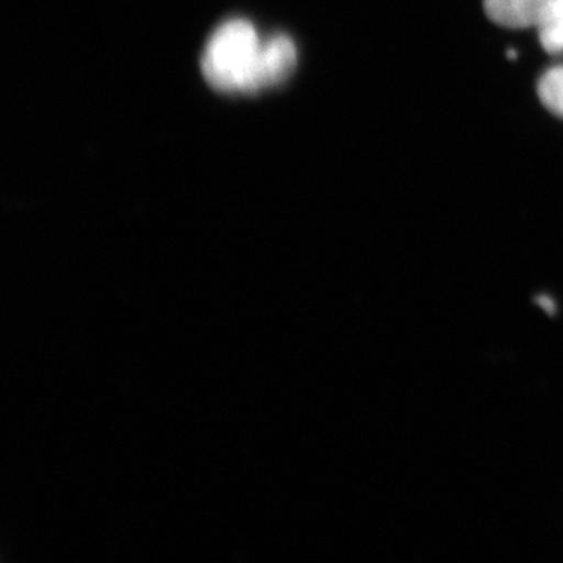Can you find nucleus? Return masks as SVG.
Here are the masks:
<instances>
[{"label": "nucleus", "mask_w": 563, "mask_h": 563, "mask_svg": "<svg viewBox=\"0 0 563 563\" xmlns=\"http://www.w3.org/2000/svg\"><path fill=\"white\" fill-rule=\"evenodd\" d=\"M262 44L251 22H224L203 51V77L217 90L250 92Z\"/></svg>", "instance_id": "f257e3e1"}, {"label": "nucleus", "mask_w": 563, "mask_h": 563, "mask_svg": "<svg viewBox=\"0 0 563 563\" xmlns=\"http://www.w3.org/2000/svg\"><path fill=\"white\" fill-rule=\"evenodd\" d=\"M563 0H484L485 13L496 24L510 29H542Z\"/></svg>", "instance_id": "f03ea898"}, {"label": "nucleus", "mask_w": 563, "mask_h": 563, "mask_svg": "<svg viewBox=\"0 0 563 563\" xmlns=\"http://www.w3.org/2000/svg\"><path fill=\"white\" fill-rule=\"evenodd\" d=\"M296 62H298V52L295 43L287 35H276L263 41L250 95L274 87L287 79L295 69Z\"/></svg>", "instance_id": "7ed1b4c3"}, {"label": "nucleus", "mask_w": 563, "mask_h": 563, "mask_svg": "<svg viewBox=\"0 0 563 563\" xmlns=\"http://www.w3.org/2000/svg\"><path fill=\"white\" fill-rule=\"evenodd\" d=\"M539 96L548 110L563 118V66L544 73L539 84Z\"/></svg>", "instance_id": "20e7f679"}, {"label": "nucleus", "mask_w": 563, "mask_h": 563, "mask_svg": "<svg viewBox=\"0 0 563 563\" xmlns=\"http://www.w3.org/2000/svg\"><path fill=\"white\" fill-rule=\"evenodd\" d=\"M540 41L548 52L563 51V2L550 21L540 29Z\"/></svg>", "instance_id": "39448f33"}, {"label": "nucleus", "mask_w": 563, "mask_h": 563, "mask_svg": "<svg viewBox=\"0 0 563 563\" xmlns=\"http://www.w3.org/2000/svg\"><path fill=\"white\" fill-rule=\"evenodd\" d=\"M537 302H539L540 306H542L543 309L547 310L548 313L555 312L554 301H553V299L548 298V296H539V299H537Z\"/></svg>", "instance_id": "423d86ee"}]
</instances>
